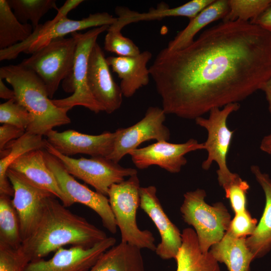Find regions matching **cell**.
Returning <instances> with one entry per match:
<instances>
[{
  "instance_id": "8fae6325",
  "label": "cell",
  "mask_w": 271,
  "mask_h": 271,
  "mask_svg": "<svg viewBox=\"0 0 271 271\" xmlns=\"http://www.w3.org/2000/svg\"><path fill=\"white\" fill-rule=\"evenodd\" d=\"M166 114L162 108L150 106L141 120L129 127L116 129L113 150L106 158L118 163L124 156L145 141H168L170 132L164 123Z\"/></svg>"
},
{
  "instance_id": "60d3db41",
  "label": "cell",
  "mask_w": 271,
  "mask_h": 271,
  "mask_svg": "<svg viewBox=\"0 0 271 271\" xmlns=\"http://www.w3.org/2000/svg\"><path fill=\"white\" fill-rule=\"evenodd\" d=\"M259 148L262 152L271 155V132L262 138Z\"/></svg>"
},
{
  "instance_id": "1f68e13d",
  "label": "cell",
  "mask_w": 271,
  "mask_h": 271,
  "mask_svg": "<svg viewBox=\"0 0 271 271\" xmlns=\"http://www.w3.org/2000/svg\"><path fill=\"white\" fill-rule=\"evenodd\" d=\"M32 118L27 109L12 99L0 105V122L25 129L31 123Z\"/></svg>"
},
{
  "instance_id": "7c38bea8",
  "label": "cell",
  "mask_w": 271,
  "mask_h": 271,
  "mask_svg": "<svg viewBox=\"0 0 271 271\" xmlns=\"http://www.w3.org/2000/svg\"><path fill=\"white\" fill-rule=\"evenodd\" d=\"M46 164L56 178L62 190L74 202L83 204L95 211L100 217L103 226L110 232L117 231L116 221L106 196L94 192L77 182L66 170L61 161L45 150Z\"/></svg>"
},
{
  "instance_id": "4316f807",
  "label": "cell",
  "mask_w": 271,
  "mask_h": 271,
  "mask_svg": "<svg viewBox=\"0 0 271 271\" xmlns=\"http://www.w3.org/2000/svg\"><path fill=\"white\" fill-rule=\"evenodd\" d=\"M229 9L228 0H214L190 20L188 25L168 43L166 48L175 51L187 47L195 40V35L203 28L214 21L223 19Z\"/></svg>"
},
{
  "instance_id": "9a60e30c",
  "label": "cell",
  "mask_w": 271,
  "mask_h": 271,
  "mask_svg": "<svg viewBox=\"0 0 271 271\" xmlns=\"http://www.w3.org/2000/svg\"><path fill=\"white\" fill-rule=\"evenodd\" d=\"M115 242V238L107 237L90 248L79 246L66 249L61 247L48 260L42 258L30 261L25 271H88Z\"/></svg>"
},
{
  "instance_id": "5bb4252c",
  "label": "cell",
  "mask_w": 271,
  "mask_h": 271,
  "mask_svg": "<svg viewBox=\"0 0 271 271\" xmlns=\"http://www.w3.org/2000/svg\"><path fill=\"white\" fill-rule=\"evenodd\" d=\"M201 150H204V143H200L194 139H190L181 144L161 141L142 148L136 149L128 155L133 164L140 169L157 165L169 172L177 173L187 164L185 155Z\"/></svg>"
},
{
  "instance_id": "e0dca14e",
  "label": "cell",
  "mask_w": 271,
  "mask_h": 271,
  "mask_svg": "<svg viewBox=\"0 0 271 271\" xmlns=\"http://www.w3.org/2000/svg\"><path fill=\"white\" fill-rule=\"evenodd\" d=\"M140 198V207L152 220L161 237L155 252L163 259H175L182 245V233L165 213L157 196L156 187H141Z\"/></svg>"
},
{
  "instance_id": "ba28073f",
  "label": "cell",
  "mask_w": 271,
  "mask_h": 271,
  "mask_svg": "<svg viewBox=\"0 0 271 271\" xmlns=\"http://www.w3.org/2000/svg\"><path fill=\"white\" fill-rule=\"evenodd\" d=\"M76 48L72 37L58 38L35 52L20 64L35 73L44 83L52 99L62 80L71 73Z\"/></svg>"
},
{
  "instance_id": "ac0fdd59",
  "label": "cell",
  "mask_w": 271,
  "mask_h": 271,
  "mask_svg": "<svg viewBox=\"0 0 271 271\" xmlns=\"http://www.w3.org/2000/svg\"><path fill=\"white\" fill-rule=\"evenodd\" d=\"M46 136L48 143L67 156L83 154L92 157H107L113 149L115 132L104 131L100 134L91 135L72 129L63 132L52 129Z\"/></svg>"
},
{
  "instance_id": "74e56055",
  "label": "cell",
  "mask_w": 271,
  "mask_h": 271,
  "mask_svg": "<svg viewBox=\"0 0 271 271\" xmlns=\"http://www.w3.org/2000/svg\"><path fill=\"white\" fill-rule=\"evenodd\" d=\"M249 22L257 25L271 33V6L265 10L257 17Z\"/></svg>"
},
{
  "instance_id": "6da1fadb",
  "label": "cell",
  "mask_w": 271,
  "mask_h": 271,
  "mask_svg": "<svg viewBox=\"0 0 271 271\" xmlns=\"http://www.w3.org/2000/svg\"><path fill=\"white\" fill-rule=\"evenodd\" d=\"M149 70L166 114L195 120L260 90L271 76V33L223 21L183 49H163Z\"/></svg>"
},
{
  "instance_id": "44dd1931",
  "label": "cell",
  "mask_w": 271,
  "mask_h": 271,
  "mask_svg": "<svg viewBox=\"0 0 271 271\" xmlns=\"http://www.w3.org/2000/svg\"><path fill=\"white\" fill-rule=\"evenodd\" d=\"M152 57V54L146 50L134 56L106 58L109 66L121 80L119 86L123 96L131 97L149 84L151 75L147 64Z\"/></svg>"
},
{
  "instance_id": "836d02e7",
  "label": "cell",
  "mask_w": 271,
  "mask_h": 271,
  "mask_svg": "<svg viewBox=\"0 0 271 271\" xmlns=\"http://www.w3.org/2000/svg\"><path fill=\"white\" fill-rule=\"evenodd\" d=\"M235 213L246 210V194L249 185L236 174L233 180L223 188Z\"/></svg>"
},
{
  "instance_id": "f546056e",
  "label": "cell",
  "mask_w": 271,
  "mask_h": 271,
  "mask_svg": "<svg viewBox=\"0 0 271 271\" xmlns=\"http://www.w3.org/2000/svg\"><path fill=\"white\" fill-rule=\"evenodd\" d=\"M19 21L27 24L30 21L35 29L41 18L51 9L58 10L55 0H7Z\"/></svg>"
},
{
  "instance_id": "603a6c76",
  "label": "cell",
  "mask_w": 271,
  "mask_h": 271,
  "mask_svg": "<svg viewBox=\"0 0 271 271\" xmlns=\"http://www.w3.org/2000/svg\"><path fill=\"white\" fill-rule=\"evenodd\" d=\"M182 238V245L175 258L176 271H220L219 262L210 252L201 251L194 229H184Z\"/></svg>"
},
{
  "instance_id": "7a4b0ae2",
  "label": "cell",
  "mask_w": 271,
  "mask_h": 271,
  "mask_svg": "<svg viewBox=\"0 0 271 271\" xmlns=\"http://www.w3.org/2000/svg\"><path fill=\"white\" fill-rule=\"evenodd\" d=\"M54 197L47 199L39 223L20 247L30 262L66 245L90 248L107 237L104 231L71 212Z\"/></svg>"
},
{
  "instance_id": "e575fe53",
  "label": "cell",
  "mask_w": 271,
  "mask_h": 271,
  "mask_svg": "<svg viewBox=\"0 0 271 271\" xmlns=\"http://www.w3.org/2000/svg\"><path fill=\"white\" fill-rule=\"evenodd\" d=\"M257 220L253 218L246 210L235 213L226 233L236 238L251 235L257 225Z\"/></svg>"
},
{
  "instance_id": "484cf974",
  "label": "cell",
  "mask_w": 271,
  "mask_h": 271,
  "mask_svg": "<svg viewBox=\"0 0 271 271\" xmlns=\"http://www.w3.org/2000/svg\"><path fill=\"white\" fill-rule=\"evenodd\" d=\"M246 238H236L226 232L209 251L218 262L224 263L229 271H249L254 257L246 245Z\"/></svg>"
},
{
  "instance_id": "52a82bcc",
  "label": "cell",
  "mask_w": 271,
  "mask_h": 271,
  "mask_svg": "<svg viewBox=\"0 0 271 271\" xmlns=\"http://www.w3.org/2000/svg\"><path fill=\"white\" fill-rule=\"evenodd\" d=\"M116 20V18L107 12L91 14L81 20H73L57 11V15L52 20L44 24H39L25 41L0 50V60L15 59L21 53L32 55L51 41L64 37L67 34L91 27L110 26Z\"/></svg>"
},
{
  "instance_id": "f35d334b",
  "label": "cell",
  "mask_w": 271,
  "mask_h": 271,
  "mask_svg": "<svg viewBox=\"0 0 271 271\" xmlns=\"http://www.w3.org/2000/svg\"><path fill=\"white\" fill-rule=\"evenodd\" d=\"M0 97L8 100L16 99L14 90L8 88L1 78H0Z\"/></svg>"
},
{
  "instance_id": "30bf717a",
  "label": "cell",
  "mask_w": 271,
  "mask_h": 271,
  "mask_svg": "<svg viewBox=\"0 0 271 271\" xmlns=\"http://www.w3.org/2000/svg\"><path fill=\"white\" fill-rule=\"evenodd\" d=\"M45 150L58 158L69 174L106 196L112 185L123 181L126 177L137 174L136 169L122 167L106 157L71 158L59 152L47 141Z\"/></svg>"
},
{
  "instance_id": "d6a6232c",
  "label": "cell",
  "mask_w": 271,
  "mask_h": 271,
  "mask_svg": "<svg viewBox=\"0 0 271 271\" xmlns=\"http://www.w3.org/2000/svg\"><path fill=\"white\" fill-rule=\"evenodd\" d=\"M105 37L104 49L118 56L130 57L139 55V47L130 39L123 36L121 31L107 30Z\"/></svg>"
},
{
  "instance_id": "d4e9b609",
  "label": "cell",
  "mask_w": 271,
  "mask_h": 271,
  "mask_svg": "<svg viewBox=\"0 0 271 271\" xmlns=\"http://www.w3.org/2000/svg\"><path fill=\"white\" fill-rule=\"evenodd\" d=\"M88 271H145L141 249L121 242L105 251Z\"/></svg>"
},
{
  "instance_id": "cb8c5ba5",
  "label": "cell",
  "mask_w": 271,
  "mask_h": 271,
  "mask_svg": "<svg viewBox=\"0 0 271 271\" xmlns=\"http://www.w3.org/2000/svg\"><path fill=\"white\" fill-rule=\"evenodd\" d=\"M46 143L42 136L26 131L21 137L9 142L0 151V195L14 196V189L7 175L11 164L28 152L45 150Z\"/></svg>"
},
{
  "instance_id": "ab89813d",
  "label": "cell",
  "mask_w": 271,
  "mask_h": 271,
  "mask_svg": "<svg viewBox=\"0 0 271 271\" xmlns=\"http://www.w3.org/2000/svg\"><path fill=\"white\" fill-rule=\"evenodd\" d=\"M260 90L263 91L268 104V108L271 114V76L263 84Z\"/></svg>"
},
{
  "instance_id": "8992f818",
  "label": "cell",
  "mask_w": 271,
  "mask_h": 271,
  "mask_svg": "<svg viewBox=\"0 0 271 271\" xmlns=\"http://www.w3.org/2000/svg\"><path fill=\"white\" fill-rule=\"evenodd\" d=\"M140 187L137 174L114 184L108 192L109 202L120 231L121 242L141 249L155 251L157 246L153 233L148 230H141L137 223V211L140 205Z\"/></svg>"
},
{
  "instance_id": "8d00e7d4",
  "label": "cell",
  "mask_w": 271,
  "mask_h": 271,
  "mask_svg": "<svg viewBox=\"0 0 271 271\" xmlns=\"http://www.w3.org/2000/svg\"><path fill=\"white\" fill-rule=\"evenodd\" d=\"M25 129L8 124H3L0 126V151L9 142L21 137Z\"/></svg>"
},
{
  "instance_id": "277c9868",
  "label": "cell",
  "mask_w": 271,
  "mask_h": 271,
  "mask_svg": "<svg viewBox=\"0 0 271 271\" xmlns=\"http://www.w3.org/2000/svg\"><path fill=\"white\" fill-rule=\"evenodd\" d=\"M206 196L202 189L187 192L180 207L184 222L194 228L200 248L204 253L222 239L231 220L223 203L210 205L206 202Z\"/></svg>"
},
{
  "instance_id": "3957f363",
  "label": "cell",
  "mask_w": 271,
  "mask_h": 271,
  "mask_svg": "<svg viewBox=\"0 0 271 271\" xmlns=\"http://www.w3.org/2000/svg\"><path fill=\"white\" fill-rule=\"evenodd\" d=\"M0 78L12 85L16 101L30 113L32 121L27 131L46 136L54 127L71 122L68 111L52 102L44 83L32 70L20 64L3 66Z\"/></svg>"
},
{
  "instance_id": "d590c367",
  "label": "cell",
  "mask_w": 271,
  "mask_h": 271,
  "mask_svg": "<svg viewBox=\"0 0 271 271\" xmlns=\"http://www.w3.org/2000/svg\"><path fill=\"white\" fill-rule=\"evenodd\" d=\"M30 260L20 248L0 245V271H25Z\"/></svg>"
},
{
  "instance_id": "83f0119b",
  "label": "cell",
  "mask_w": 271,
  "mask_h": 271,
  "mask_svg": "<svg viewBox=\"0 0 271 271\" xmlns=\"http://www.w3.org/2000/svg\"><path fill=\"white\" fill-rule=\"evenodd\" d=\"M30 24L20 23L7 0H0V49H5L25 41L32 34Z\"/></svg>"
},
{
  "instance_id": "d6986e66",
  "label": "cell",
  "mask_w": 271,
  "mask_h": 271,
  "mask_svg": "<svg viewBox=\"0 0 271 271\" xmlns=\"http://www.w3.org/2000/svg\"><path fill=\"white\" fill-rule=\"evenodd\" d=\"M44 150H32L22 155L11 164L9 169L19 173L37 186L51 193L65 207L70 206L74 203L62 190L48 167Z\"/></svg>"
},
{
  "instance_id": "2e32d148",
  "label": "cell",
  "mask_w": 271,
  "mask_h": 271,
  "mask_svg": "<svg viewBox=\"0 0 271 271\" xmlns=\"http://www.w3.org/2000/svg\"><path fill=\"white\" fill-rule=\"evenodd\" d=\"M87 83L104 111L110 114L120 108L123 96L121 88L113 80L104 52L97 42L89 57Z\"/></svg>"
},
{
  "instance_id": "5b68a950",
  "label": "cell",
  "mask_w": 271,
  "mask_h": 271,
  "mask_svg": "<svg viewBox=\"0 0 271 271\" xmlns=\"http://www.w3.org/2000/svg\"><path fill=\"white\" fill-rule=\"evenodd\" d=\"M109 26L93 28L84 33L71 34L76 41L74 65L70 74L63 80L62 87L66 92L73 94L66 98L51 99L57 107L68 111L76 106H82L94 113L104 111L103 107L93 97L88 85L87 73L89 57L98 36L107 31Z\"/></svg>"
},
{
  "instance_id": "f1b7e54d",
  "label": "cell",
  "mask_w": 271,
  "mask_h": 271,
  "mask_svg": "<svg viewBox=\"0 0 271 271\" xmlns=\"http://www.w3.org/2000/svg\"><path fill=\"white\" fill-rule=\"evenodd\" d=\"M23 242L17 212L10 197L0 195V245L19 249Z\"/></svg>"
},
{
  "instance_id": "7402d4cb",
  "label": "cell",
  "mask_w": 271,
  "mask_h": 271,
  "mask_svg": "<svg viewBox=\"0 0 271 271\" xmlns=\"http://www.w3.org/2000/svg\"><path fill=\"white\" fill-rule=\"evenodd\" d=\"M250 170L265 198L264 211L255 230L246 238V245L255 258L263 256L271 249V178L257 165L251 166Z\"/></svg>"
},
{
  "instance_id": "9c48e42d",
  "label": "cell",
  "mask_w": 271,
  "mask_h": 271,
  "mask_svg": "<svg viewBox=\"0 0 271 271\" xmlns=\"http://www.w3.org/2000/svg\"><path fill=\"white\" fill-rule=\"evenodd\" d=\"M239 108L238 103L229 104L222 108L215 107L210 110L208 117L201 116L195 119L196 123L207 132V138L203 143L207 157L203 162L202 168L208 170L214 162L216 163L218 167L217 179L222 187L230 182L235 174L229 170L227 165V156L234 132L228 128L227 120L228 116Z\"/></svg>"
},
{
  "instance_id": "4dcf8cb0",
  "label": "cell",
  "mask_w": 271,
  "mask_h": 271,
  "mask_svg": "<svg viewBox=\"0 0 271 271\" xmlns=\"http://www.w3.org/2000/svg\"><path fill=\"white\" fill-rule=\"evenodd\" d=\"M229 11L223 21L249 22L271 6V0H228Z\"/></svg>"
},
{
  "instance_id": "ffe728a7",
  "label": "cell",
  "mask_w": 271,
  "mask_h": 271,
  "mask_svg": "<svg viewBox=\"0 0 271 271\" xmlns=\"http://www.w3.org/2000/svg\"><path fill=\"white\" fill-rule=\"evenodd\" d=\"M214 0H192L181 6L170 8L164 3L148 12L139 13L127 7L118 6L115 12L117 16L115 22L107 30L121 31L126 25L141 21L159 20L170 17H185L190 20L196 16Z\"/></svg>"
},
{
  "instance_id": "4fadbf2b",
  "label": "cell",
  "mask_w": 271,
  "mask_h": 271,
  "mask_svg": "<svg viewBox=\"0 0 271 271\" xmlns=\"http://www.w3.org/2000/svg\"><path fill=\"white\" fill-rule=\"evenodd\" d=\"M7 175L14 191L12 203L19 218L23 241L39 223L47 199L54 196L11 169Z\"/></svg>"
}]
</instances>
